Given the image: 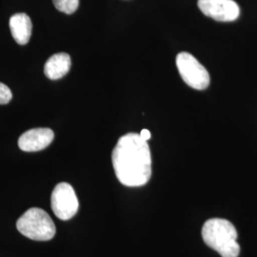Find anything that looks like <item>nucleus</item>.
Wrapping results in <instances>:
<instances>
[{
	"instance_id": "7",
	"label": "nucleus",
	"mask_w": 257,
	"mask_h": 257,
	"mask_svg": "<svg viewBox=\"0 0 257 257\" xmlns=\"http://www.w3.org/2000/svg\"><path fill=\"white\" fill-rule=\"evenodd\" d=\"M55 134L49 128H36L22 134L19 139V147L23 152H39L48 147L54 140Z\"/></svg>"
},
{
	"instance_id": "6",
	"label": "nucleus",
	"mask_w": 257,
	"mask_h": 257,
	"mask_svg": "<svg viewBox=\"0 0 257 257\" xmlns=\"http://www.w3.org/2000/svg\"><path fill=\"white\" fill-rule=\"evenodd\" d=\"M198 8L203 14L220 22H230L238 19L240 9L233 0H198Z\"/></svg>"
},
{
	"instance_id": "5",
	"label": "nucleus",
	"mask_w": 257,
	"mask_h": 257,
	"mask_svg": "<svg viewBox=\"0 0 257 257\" xmlns=\"http://www.w3.org/2000/svg\"><path fill=\"white\" fill-rule=\"evenodd\" d=\"M51 207L57 218L64 221L73 218L79 207L74 188L66 182L57 184L52 193Z\"/></svg>"
},
{
	"instance_id": "8",
	"label": "nucleus",
	"mask_w": 257,
	"mask_h": 257,
	"mask_svg": "<svg viewBox=\"0 0 257 257\" xmlns=\"http://www.w3.org/2000/svg\"><path fill=\"white\" fill-rule=\"evenodd\" d=\"M10 30L19 45H26L32 36V21L24 13L14 15L10 19Z\"/></svg>"
},
{
	"instance_id": "1",
	"label": "nucleus",
	"mask_w": 257,
	"mask_h": 257,
	"mask_svg": "<svg viewBox=\"0 0 257 257\" xmlns=\"http://www.w3.org/2000/svg\"><path fill=\"white\" fill-rule=\"evenodd\" d=\"M111 161L119 182L127 187H141L152 175V156L147 141L139 134L130 133L119 138Z\"/></svg>"
},
{
	"instance_id": "12",
	"label": "nucleus",
	"mask_w": 257,
	"mask_h": 257,
	"mask_svg": "<svg viewBox=\"0 0 257 257\" xmlns=\"http://www.w3.org/2000/svg\"><path fill=\"white\" fill-rule=\"evenodd\" d=\"M139 136H140V138H142V139H144L145 141H148V140L151 138V133H150V131L147 130V128H144V130H142V131L140 132Z\"/></svg>"
},
{
	"instance_id": "10",
	"label": "nucleus",
	"mask_w": 257,
	"mask_h": 257,
	"mask_svg": "<svg viewBox=\"0 0 257 257\" xmlns=\"http://www.w3.org/2000/svg\"><path fill=\"white\" fill-rule=\"evenodd\" d=\"M55 8L67 14L72 15L79 6V0H53Z\"/></svg>"
},
{
	"instance_id": "2",
	"label": "nucleus",
	"mask_w": 257,
	"mask_h": 257,
	"mask_svg": "<svg viewBox=\"0 0 257 257\" xmlns=\"http://www.w3.org/2000/svg\"><path fill=\"white\" fill-rule=\"evenodd\" d=\"M201 233L205 244L216 250L221 256L238 257V234L230 221L222 218L209 219L204 223Z\"/></svg>"
},
{
	"instance_id": "4",
	"label": "nucleus",
	"mask_w": 257,
	"mask_h": 257,
	"mask_svg": "<svg viewBox=\"0 0 257 257\" xmlns=\"http://www.w3.org/2000/svg\"><path fill=\"white\" fill-rule=\"evenodd\" d=\"M176 66L184 82L195 90H205L210 85V74L193 55L182 52L176 56Z\"/></svg>"
},
{
	"instance_id": "11",
	"label": "nucleus",
	"mask_w": 257,
	"mask_h": 257,
	"mask_svg": "<svg viewBox=\"0 0 257 257\" xmlns=\"http://www.w3.org/2000/svg\"><path fill=\"white\" fill-rule=\"evenodd\" d=\"M13 98V93L9 87L0 82V105L8 104Z\"/></svg>"
},
{
	"instance_id": "9",
	"label": "nucleus",
	"mask_w": 257,
	"mask_h": 257,
	"mask_svg": "<svg viewBox=\"0 0 257 257\" xmlns=\"http://www.w3.org/2000/svg\"><path fill=\"white\" fill-rule=\"evenodd\" d=\"M71 65L72 60L68 54H55L47 60L44 66V73L49 79H60L69 73Z\"/></svg>"
},
{
	"instance_id": "3",
	"label": "nucleus",
	"mask_w": 257,
	"mask_h": 257,
	"mask_svg": "<svg viewBox=\"0 0 257 257\" xmlns=\"http://www.w3.org/2000/svg\"><path fill=\"white\" fill-rule=\"evenodd\" d=\"M21 234L36 241H49L56 232L55 223L46 211L39 208L29 209L17 222Z\"/></svg>"
}]
</instances>
